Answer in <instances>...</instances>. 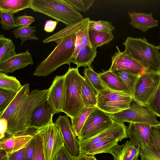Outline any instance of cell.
<instances>
[{
    "mask_svg": "<svg viewBox=\"0 0 160 160\" xmlns=\"http://www.w3.org/2000/svg\"><path fill=\"white\" fill-rule=\"evenodd\" d=\"M39 129L42 134L46 160H53L64 145L60 130L53 121Z\"/></svg>",
    "mask_w": 160,
    "mask_h": 160,
    "instance_id": "30bf717a",
    "label": "cell"
},
{
    "mask_svg": "<svg viewBox=\"0 0 160 160\" xmlns=\"http://www.w3.org/2000/svg\"><path fill=\"white\" fill-rule=\"evenodd\" d=\"M58 23L57 21L52 20H46L44 24V30L48 32H52L55 29Z\"/></svg>",
    "mask_w": 160,
    "mask_h": 160,
    "instance_id": "c3c4849f",
    "label": "cell"
},
{
    "mask_svg": "<svg viewBox=\"0 0 160 160\" xmlns=\"http://www.w3.org/2000/svg\"><path fill=\"white\" fill-rule=\"evenodd\" d=\"M140 160H142L141 159Z\"/></svg>",
    "mask_w": 160,
    "mask_h": 160,
    "instance_id": "6f0895ef",
    "label": "cell"
},
{
    "mask_svg": "<svg viewBox=\"0 0 160 160\" xmlns=\"http://www.w3.org/2000/svg\"><path fill=\"white\" fill-rule=\"evenodd\" d=\"M147 147L156 152L160 153V124L151 126L150 140Z\"/></svg>",
    "mask_w": 160,
    "mask_h": 160,
    "instance_id": "d590c367",
    "label": "cell"
},
{
    "mask_svg": "<svg viewBox=\"0 0 160 160\" xmlns=\"http://www.w3.org/2000/svg\"><path fill=\"white\" fill-rule=\"evenodd\" d=\"M83 73L84 77L98 92L108 88L102 82L99 74L95 72L91 67L85 68Z\"/></svg>",
    "mask_w": 160,
    "mask_h": 160,
    "instance_id": "e575fe53",
    "label": "cell"
},
{
    "mask_svg": "<svg viewBox=\"0 0 160 160\" xmlns=\"http://www.w3.org/2000/svg\"><path fill=\"white\" fill-rule=\"evenodd\" d=\"M26 147L8 155V160H25Z\"/></svg>",
    "mask_w": 160,
    "mask_h": 160,
    "instance_id": "7dc6e473",
    "label": "cell"
},
{
    "mask_svg": "<svg viewBox=\"0 0 160 160\" xmlns=\"http://www.w3.org/2000/svg\"><path fill=\"white\" fill-rule=\"evenodd\" d=\"M140 150L139 147L130 140L113 147L109 153L113 156V160H139Z\"/></svg>",
    "mask_w": 160,
    "mask_h": 160,
    "instance_id": "ac0fdd59",
    "label": "cell"
},
{
    "mask_svg": "<svg viewBox=\"0 0 160 160\" xmlns=\"http://www.w3.org/2000/svg\"><path fill=\"white\" fill-rule=\"evenodd\" d=\"M0 138L1 140L5 137V133L8 128V122L4 118H0Z\"/></svg>",
    "mask_w": 160,
    "mask_h": 160,
    "instance_id": "681fc988",
    "label": "cell"
},
{
    "mask_svg": "<svg viewBox=\"0 0 160 160\" xmlns=\"http://www.w3.org/2000/svg\"><path fill=\"white\" fill-rule=\"evenodd\" d=\"M113 122L110 114L95 107L89 115L77 138L79 141L90 138L108 128Z\"/></svg>",
    "mask_w": 160,
    "mask_h": 160,
    "instance_id": "9c48e42d",
    "label": "cell"
},
{
    "mask_svg": "<svg viewBox=\"0 0 160 160\" xmlns=\"http://www.w3.org/2000/svg\"><path fill=\"white\" fill-rule=\"evenodd\" d=\"M90 20L89 18L87 17L74 24L66 26L64 28L44 40L42 42L47 43L54 42L57 44L63 38L80 30L85 24Z\"/></svg>",
    "mask_w": 160,
    "mask_h": 160,
    "instance_id": "d4e9b609",
    "label": "cell"
},
{
    "mask_svg": "<svg viewBox=\"0 0 160 160\" xmlns=\"http://www.w3.org/2000/svg\"><path fill=\"white\" fill-rule=\"evenodd\" d=\"M30 85L26 83L23 85L6 109L0 118L6 119L8 122L11 120L18 107L29 94Z\"/></svg>",
    "mask_w": 160,
    "mask_h": 160,
    "instance_id": "7402d4cb",
    "label": "cell"
},
{
    "mask_svg": "<svg viewBox=\"0 0 160 160\" xmlns=\"http://www.w3.org/2000/svg\"><path fill=\"white\" fill-rule=\"evenodd\" d=\"M54 114L52 106L47 100L39 105L34 111L31 120L29 128L39 129L53 121Z\"/></svg>",
    "mask_w": 160,
    "mask_h": 160,
    "instance_id": "2e32d148",
    "label": "cell"
},
{
    "mask_svg": "<svg viewBox=\"0 0 160 160\" xmlns=\"http://www.w3.org/2000/svg\"><path fill=\"white\" fill-rule=\"evenodd\" d=\"M90 20L85 24L82 28L77 33L75 48L72 59L76 57L79 51L84 47L87 45L91 46L88 35L89 23Z\"/></svg>",
    "mask_w": 160,
    "mask_h": 160,
    "instance_id": "f1b7e54d",
    "label": "cell"
},
{
    "mask_svg": "<svg viewBox=\"0 0 160 160\" xmlns=\"http://www.w3.org/2000/svg\"><path fill=\"white\" fill-rule=\"evenodd\" d=\"M94 107H85L77 116L71 118L72 129L76 137H78L79 135L81 130Z\"/></svg>",
    "mask_w": 160,
    "mask_h": 160,
    "instance_id": "1f68e13d",
    "label": "cell"
},
{
    "mask_svg": "<svg viewBox=\"0 0 160 160\" xmlns=\"http://www.w3.org/2000/svg\"><path fill=\"white\" fill-rule=\"evenodd\" d=\"M151 125L144 123H130L127 128L128 138L140 149L149 142Z\"/></svg>",
    "mask_w": 160,
    "mask_h": 160,
    "instance_id": "9a60e30c",
    "label": "cell"
},
{
    "mask_svg": "<svg viewBox=\"0 0 160 160\" xmlns=\"http://www.w3.org/2000/svg\"><path fill=\"white\" fill-rule=\"evenodd\" d=\"M34 137L30 135L12 136L0 140V149L9 155L26 147Z\"/></svg>",
    "mask_w": 160,
    "mask_h": 160,
    "instance_id": "ffe728a7",
    "label": "cell"
},
{
    "mask_svg": "<svg viewBox=\"0 0 160 160\" xmlns=\"http://www.w3.org/2000/svg\"><path fill=\"white\" fill-rule=\"evenodd\" d=\"M32 0H0V11L13 14L30 8Z\"/></svg>",
    "mask_w": 160,
    "mask_h": 160,
    "instance_id": "484cf974",
    "label": "cell"
},
{
    "mask_svg": "<svg viewBox=\"0 0 160 160\" xmlns=\"http://www.w3.org/2000/svg\"><path fill=\"white\" fill-rule=\"evenodd\" d=\"M88 35L92 47L96 49L112 40L114 37L112 33L98 32L90 29Z\"/></svg>",
    "mask_w": 160,
    "mask_h": 160,
    "instance_id": "83f0119b",
    "label": "cell"
},
{
    "mask_svg": "<svg viewBox=\"0 0 160 160\" xmlns=\"http://www.w3.org/2000/svg\"><path fill=\"white\" fill-rule=\"evenodd\" d=\"M97 53L96 49L87 45L79 51L76 57L72 59L71 63L76 64L78 68L80 67H90L97 56Z\"/></svg>",
    "mask_w": 160,
    "mask_h": 160,
    "instance_id": "cb8c5ba5",
    "label": "cell"
},
{
    "mask_svg": "<svg viewBox=\"0 0 160 160\" xmlns=\"http://www.w3.org/2000/svg\"><path fill=\"white\" fill-rule=\"evenodd\" d=\"M82 88V98L85 107H96L98 92L85 77Z\"/></svg>",
    "mask_w": 160,
    "mask_h": 160,
    "instance_id": "4316f807",
    "label": "cell"
},
{
    "mask_svg": "<svg viewBox=\"0 0 160 160\" xmlns=\"http://www.w3.org/2000/svg\"><path fill=\"white\" fill-rule=\"evenodd\" d=\"M49 91L47 89H35L29 92L8 123L4 138L13 136L16 133L29 128L33 113L39 105L47 100Z\"/></svg>",
    "mask_w": 160,
    "mask_h": 160,
    "instance_id": "6da1fadb",
    "label": "cell"
},
{
    "mask_svg": "<svg viewBox=\"0 0 160 160\" xmlns=\"http://www.w3.org/2000/svg\"><path fill=\"white\" fill-rule=\"evenodd\" d=\"M127 129L126 126L123 122L114 121L110 127L98 135L88 139L79 141L81 152L94 144L104 139L115 138L122 140L128 138Z\"/></svg>",
    "mask_w": 160,
    "mask_h": 160,
    "instance_id": "4fadbf2b",
    "label": "cell"
},
{
    "mask_svg": "<svg viewBox=\"0 0 160 160\" xmlns=\"http://www.w3.org/2000/svg\"><path fill=\"white\" fill-rule=\"evenodd\" d=\"M20 82L15 77L0 72V89L17 93L22 87Z\"/></svg>",
    "mask_w": 160,
    "mask_h": 160,
    "instance_id": "f546056e",
    "label": "cell"
},
{
    "mask_svg": "<svg viewBox=\"0 0 160 160\" xmlns=\"http://www.w3.org/2000/svg\"><path fill=\"white\" fill-rule=\"evenodd\" d=\"M159 34H160V32H159ZM158 48L159 50H160V43L159 45L158 46Z\"/></svg>",
    "mask_w": 160,
    "mask_h": 160,
    "instance_id": "11a10c76",
    "label": "cell"
},
{
    "mask_svg": "<svg viewBox=\"0 0 160 160\" xmlns=\"http://www.w3.org/2000/svg\"><path fill=\"white\" fill-rule=\"evenodd\" d=\"M132 97L122 92L106 89L98 92L96 106L102 111L113 114L129 108Z\"/></svg>",
    "mask_w": 160,
    "mask_h": 160,
    "instance_id": "52a82bcc",
    "label": "cell"
},
{
    "mask_svg": "<svg viewBox=\"0 0 160 160\" xmlns=\"http://www.w3.org/2000/svg\"><path fill=\"white\" fill-rule=\"evenodd\" d=\"M34 136L35 144L33 155L31 160H46L43 151L42 134L39 129L37 130Z\"/></svg>",
    "mask_w": 160,
    "mask_h": 160,
    "instance_id": "8d00e7d4",
    "label": "cell"
},
{
    "mask_svg": "<svg viewBox=\"0 0 160 160\" xmlns=\"http://www.w3.org/2000/svg\"><path fill=\"white\" fill-rule=\"evenodd\" d=\"M15 20L17 26L21 27L29 26L35 19L32 16L23 15L17 17Z\"/></svg>",
    "mask_w": 160,
    "mask_h": 160,
    "instance_id": "ee69618b",
    "label": "cell"
},
{
    "mask_svg": "<svg viewBox=\"0 0 160 160\" xmlns=\"http://www.w3.org/2000/svg\"><path fill=\"white\" fill-rule=\"evenodd\" d=\"M128 15L130 19L129 24L143 32H146L151 28L158 26V22L153 17L152 12L147 13L128 12Z\"/></svg>",
    "mask_w": 160,
    "mask_h": 160,
    "instance_id": "d6986e66",
    "label": "cell"
},
{
    "mask_svg": "<svg viewBox=\"0 0 160 160\" xmlns=\"http://www.w3.org/2000/svg\"><path fill=\"white\" fill-rule=\"evenodd\" d=\"M112 71L116 75L121 84L123 92L133 98L136 85L140 75L121 69H116Z\"/></svg>",
    "mask_w": 160,
    "mask_h": 160,
    "instance_id": "44dd1931",
    "label": "cell"
},
{
    "mask_svg": "<svg viewBox=\"0 0 160 160\" xmlns=\"http://www.w3.org/2000/svg\"><path fill=\"white\" fill-rule=\"evenodd\" d=\"M99 75L103 83L108 89L123 92L121 84L112 71L108 70L99 73Z\"/></svg>",
    "mask_w": 160,
    "mask_h": 160,
    "instance_id": "d6a6232c",
    "label": "cell"
},
{
    "mask_svg": "<svg viewBox=\"0 0 160 160\" xmlns=\"http://www.w3.org/2000/svg\"><path fill=\"white\" fill-rule=\"evenodd\" d=\"M160 83V75L156 70L149 69L140 75L137 82L133 100L147 106L156 93Z\"/></svg>",
    "mask_w": 160,
    "mask_h": 160,
    "instance_id": "8992f818",
    "label": "cell"
},
{
    "mask_svg": "<svg viewBox=\"0 0 160 160\" xmlns=\"http://www.w3.org/2000/svg\"><path fill=\"white\" fill-rule=\"evenodd\" d=\"M53 160H75V157L70 153L64 145Z\"/></svg>",
    "mask_w": 160,
    "mask_h": 160,
    "instance_id": "f6af8a7d",
    "label": "cell"
},
{
    "mask_svg": "<svg viewBox=\"0 0 160 160\" xmlns=\"http://www.w3.org/2000/svg\"><path fill=\"white\" fill-rule=\"evenodd\" d=\"M0 12V23L2 29L7 31L18 27L13 14L2 11Z\"/></svg>",
    "mask_w": 160,
    "mask_h": 160,
    "instance_id": "ab89813d",
    "label": "cell"
},
{
    "mask_svg": "<svg viewBox=\"0 0 160 160\" xmlns=\"http://www.w3.org/2000/svg\"><path fill=\"white\" fill-rule=\"evenodd\" d=\"M122 140L115 138H109L99 141L86 149L82 153L88 155L109 153L110 149L113 147L118 144Z\"/></svg>",
    "mask_w": 160,
    "mask_h": 160,
    "instance_id": "603a6c76",
    "label": "cell"
},
{
    "mask_svg": "<svg viewBox=\"0 0 160 160\" xmlns=\"http://www.w3.org/2000/svg\"><path fill=\"white\" fill-rule=\"evenodd\" d=\"M133 101L129 108L110 114L112 120L118 122L144 123L151 126L160 124L157 116L147 106L141 105Z\"/></svg>",
    "mask_w": 160,
    "mask_h": 160,
    "instance_id": "ba28073f",
    "label": "cell"
},
{
    "mask_svg": "<svg viewBox=\"0 0 160 160\" xmlns=\"http://www.w3.org/2000/svg\"><path fill=\"white\" fill-rule=\"evenodd\" d=\"M16 94L0 89V117L3 114Z\"/></svg>",
    "mask_w": 160,
    "mask_h": 160,
    "instance_id": "f35d334b",
    "label": "cell"
},
{
    "mask_svg": "<svg viewBox=\"0 0 160 160\" xmlns=\"http://www.w3.org/2000/svg\"><path fill=\"white\" fill-rule=\"evenodd\" d=\"M8 156L7 153L4 150L0 149V160H2Z\"/></svg>",
    "mask_w": 160,
    "mask_h": 160,
    "instance_id": "816d5d0a",
    "label": "cell"
},
{
    "mask_svg": "<svg viewBox=\"0 0 160 160\" xmlns=\"http://www.w3.org/2000/svg\"><path fill=\"white\" fill-rule=\"evenodd\" d=\"M47 101L54 114L62 112L65 91L64 74L56 76L49 87Z\"/></svg>",
    "mask_w": 160,
    "mask_h": 160,
    "instance_id": "5bb4252c",
    "label": "cell"
},
{
    "mask_svg": "<svg viewBox=\"0 0 160 160\" xmlns=\"http://www.w3.org/2000/svg\"><path fill=\"white\" fill-rule=\"evenodd\" d=\"M89 28L95 31L108 33H112L115 29L111 22L100 20L98 21L90 20Z\"/></svg>",
    "mask_w": 160,
    "mask_h": 160,
    "instance_id": "74e56055",
    "label": "cell"
},
{
    "mask_svg": "<svg viewBox=\"0 0 160 160\" xmlns=\"http://www.w3.org/2000/svg\"><path fill=\"white\" fill-rule=\"evenodd\" d=\"M30 8L66 25H73L84 19L67 0H32Z\"/></svg>",
    "mask_w": 160,
    "mask_h": 160,
    "instance_id": "3957f363",
    "label": "cell"
},
{
    "mask_svg": "<svg viewBox=\"0 0 160 160\" xmlns=\"http://www.w3.org/2000/svg\"><path fill=\"white\" fill-rule=\"evenodd\" d=\"M147 107L157 117H160V83L156 93Z\"/></svg>",
    "mask_w": 160,
    "mask_h": 160,
    "instance_id": "60d3db41",
    "label": "cell"
},
{
    "mask_svg": "<svg viewBox=\"0 0 160 160\" xmlns=\"http://www.w3.org/2000/svg\"><path fill=\"white\" fill-rule=\"evenodd\" d=\"M75 160H89L88 155L81 153L78 156L75 157Z\"/></svg>",
    "mask_w": 160,
    "mask_h": 160,
    "instance_id": "f907efd6",
    "label": "cell"
},
{
    "mask_svg": "<svg viewBox=\"0 0 160 160\" xmlns=\"http://www.w3.org/2000/svg\"><path fill=\"white\" fill-rule=\"evenodd\" d=\"M78 31L63 38L57 43L50 54L36 68L33 75L46 76L61 66L71 63Z\"/></svg>",
    "mask_w": 160,
    "mask_h": 160,
    "instance_id": "7a4b0ae2",
    "label": "cell"
},
{
    "mask_svg": "<svg viewBox=\"0 0 160 160\" xmlns=\"http://www.w3.org/2000/svg\"><path fill=\"white\" fill-rule=\"evenodd\" d=\"M117 50L112 58V64L109 70L121 69L132 73L141 75L151 69L129 56L123 52H121L116 46Z\"/></svg>",
    "mask_w": 160,
    "mask_h": 160,
    "instance_id": "7c38bea8",
    "label": "cell"
},
{
    "mask_svg": "<svg viewBox=\"0 0 160 160\" xmlns=\"http://www.w3.org/2000/svg\"><path fill=\"white\" fill-rule=\"evenodd\" d=\"M123 52L147 67L158 71L160 68V53L158 46L143 38L128 37L123 43Z\"/></svg>",
    "mask_w": 160,
    "mask_h": 160,
    "instance_id": "5b68a950",
    "label": "cell"
},
{
    "mask_svg": "<svg viewBox=\"0 0 160 160\" xmlns=\"http://www.w3.org/2000/svg\"><path fill=\"white\" fill-rule=\"evenodd\" d=\"M35 144L34 136L26 147L24 153L25 160H31L33 155Z\"/></svg>",
    "mask_w": 160,
    "mask_h": 160,
    "instance_id": "bcb514c9",
    "label": "cell"
},
{
    "mask_svg": "<svg viewBox=\"0 0 160 160\" xmlns=\"http://www.w3.org/2000/svg\"><path fill=\"white\" fill-rule=\"evenodd\" d=\"M140 156L142 160H160V153L153 151L147 146L141 149Z\"/></svg>",
    "mask_w": 160,
    "mask_h": 160,
    "instance_id": "7bdbcfd3",
    "label": "cell"
},
{
    "mask_svg": "<svg viewBox=\"0 0 160 160\" xmlns=\"http://www.w3.org/2000/svg\"><path fill=\"white\" fill-rule=\"evenodd\" d=\"M76 9L86 12L89 10L93 4L94 0H67Z\"/></svg>",
    "mask_w": 160,
    "mask_h": 160,
    "instance_id": "b9f144b4",
    "label": "cell"
},
{
    "mask_svg": "<svg viewBox=\"0 0 160 160\" xmlns=\"http://www.w3.org/2000/svg\"><path fill=\"white\" fill-rule=\"evenodd\" d=\"M160 75V68L159 69L158 71Z\"/></svg>",
    "mask_w": 160,
    "mask_h": 160,
    "instance_id": "9f6ffc18",
    "label": "cell"
},
{
    "mask_svg": "<svg viewBox=\"0 0 160 160\" xmlns=\"http://www.w3.org/2000/svg\"><path fill=\"white\" fill-rule=\"evenodd\" d=\"M64 76L62 112L72 118L77 116L85 107L82 95V86L85 77L79 74L77 67H69Z\"/></svg>",
    "mask_w": 160,
    "mask_h": 160,
    "instance_id": "277c9868",
    "label": "cell"
},
{
    "mask_svg": "<svg viewBox=\"0 0 160 160\" xmlns=\"http://www.w3.org/2000/svg\"><path fill=\"white\" fill-rule=\"evenodd\" d=\"M54 123L60 130L65 147L74 157L79 156L81 153L79 141L74 134L68 117L60 115Z\"/></svg>",
    "mask_w": 160,
    "mask_h": 160,
    "instance_id": "8fae6325",
    "label": "cell"
},
{
    "mask_svg": "<svg viewBox=\"0 0 160 160\" xmlns=\"http://www.w3.org/2000/svg\"><path fill=\"white\" fill-rule=\"evenodd\" d=\"M15 46L12 40L0 34V63L10 58L17 54Z\"/></svg>",
    "mask_w": 160,
    "mask_h": 160,
    "instance_id": "4dcf8cb0",
    "label": "cell"
},
{
    "mask_svg": "<svg viewBox=\"0 0 160 160\" xmlns=\"http://www.w3.org/2000/svg\"><path fill=\"white\" fill-rule=\"evenodd\" d=\"M89 160H97L94 155H88Z\"/></svg>",
    "mask_w": 160,
    "mask_h": 160,
    "instance_id": "f5cc1de1",
    "label": "cell"
},
{
    "mask_svg": "<svg viewBox=\"0 0 160 160\" xmlns=\"http://www.w3.org/2000/svg\"><path fill=\"white\" fill-rule=\"evenodd\" d=\"M33 64L31 55L27 50L25 52L17 54L0 63V72L12 73L16 70L22 69Z\"/></svg>",
    "mask_w": 160,
    "mask_h": 160,
    "instance_id": "e0dca14e",
    "label": "cell"
},
{
    "mask_svg": "<svg viewBox=\"0 0 160 160\" xmlns=\"http://www.w3.org/2000/svg\"><path fill=\"white\" fill-rule=\"evenodd\" d=\"M37 31L35 27L32 26L21 27L15 29L12 32L15 38H19L21 40V46L23 42L29 40H39L36 37L35 32Z\"/></svg>",
    "mask_w": 160,
    "mask_h": 160,
    "instance_id": "836d02e7",
    "label": "cell"
},
{
    "mask_svg": "<svg viewBox=\"0 0 160 160\" xmlns=\"http://www.w3.org/2000/svg\"><path fill=\"white\" fill-rule=\"evenodd\" d=\"M2 160H8V155L6 157L4 158Z\"/></svg>",
    "mask_w": 160,
    "mask_h": 160,
    "instance_id": "db71d44e",
    "label": "cell"
}]
</instances>
